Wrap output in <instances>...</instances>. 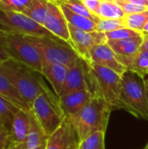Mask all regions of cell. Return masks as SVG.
<instances>
[{
  "mask_svg": "<svg viewBox=\"0 0 148 149\" xmlns=\"http://www.w3.org/2000/svg\"><path fill=\"white\" fill-rule=\"evenodd\" d=\"M0 72L17 88L30 107L38 95L51 92L40 72L11 58L0 64Z\"/></svg>",
  "mask_w": 148,
  "mask_h": 149,
  "instance_id": "cell-1",
  "label": "cell"
},
{
  "mask_svg": "<svg viewBox=\"0 0 148 149\" xmlns=\"http://www.w3.org/2000/svg\"><path fill=\"white\" fill-rule=\"evenodd\" d=\"M118 103L119 109L148 120V92L144 79L126 70L121 75Z\"/></svg>",
  "mask_w": 148,
  "mask_h": 149,
  "instance_id": "cell-2",
  "label": "cell"
},
{
  "mask_svg": "<svg viewBox=\"0 0 148 149\" xmlns=\"http://www.w3.org/2000/svg\"><path fill=\"white\" fill-rule=\"evenodd\" d=\"M112 111L113 109L102 96L94 94L77 116L69 119L79 141H82L95 132H106Z\"/></svg>",
  "mask_w": 148,
  "mask_h": 149,
  "instance_id": "cell-3",
  "label": "cell"
},
{
  "mask_svg": "<svg viewBox=\"0 0 148 149\" xmlns=\"http://www.w3.org/2000/svg\"><path fill=\"white\" fill-rule=\"evenodd\" d=\"M31 112L47 137L53 134L65 119L58 104V97L51 91L38 95L31 104Z\"/></svg>",
  "mask_w": 148,
  "mask_h": 149,
  "instance_id": "cell-4",
  "label": "cell"
},
{
  "mask_svg": "<svg viewBox=\"0 0 148 149\" xmlns=\"http://www.w3.org/2000/svg\"><path fill=\"white\" fill-rule=\"evenodd\" d=\"M27 38L40 52L43 63L60 64L70 68L79 58L69 43L58 37L27 36Z\"/></svg>",
  "mask_w": 148,
  "mask_h": 149,
  "instance_id": "cell-5",
  "label": "cell"
},
{
  "mask_svg": "<svg viewBox=\"0 0 148 149\" xmlns=\"http://www.w3.org/2000/svg\"><path fill=\"white\" fill-rule=\"evenodd\" d=\"M87 65L94 94L102 96L113 110L119 109L121 75L110 68L92 62Z\"/></svg>",
  "mask_w": 148,
  "mask_h": 149,
  "instance_id": "cell-6",
  "label": "cell"
},
{
  "mask_svg": "<svg viewBox=\"0 0 148 149\" xmlns=\"http://www.w3.org/2000/svg\"><path fill=\"white\" fill-rule=\"evenodd\" d=\"M0 31L7 34L36 37H56L44 26L22 12L0 10Z\"/></svg>",
  "mask_w": 148,
  "mask_h": 149,
  "instance_id": "cell-7",
  "label": "cell"
},
{
  "mask_svg": "<svg viewBox=\"0 0 148 149\" xmlns=\"http://www.w3.org/2000/svg\"><path fill=\"white\" fill-rule=\"evenodd\" d=\"M6 49L10 58L23 63L41 73L43 60L37 47L27 36L7 34Z\"/></svg>",
  "mask_w": 148,
  "mask_h": 149,
  "instance_id": "cell-8",
  "label": "cell"
},
{
  "mask_svg": "<svg viewBox=\"0 0 148 149\" xmlns=\"http://www.w3.org/2000/svg\"><path fill=\"white\" fill-rule=\"evenodd\" d=\"M69 31L71 35L70 45L78 52L79 57L87 63H91V48L96 45L107 42V38L104 32L98 31H86L78 29L71 24H69Z\"/></svg>",
  "mask_w": 148,
  "mask_h": 149,
  "instance_id": "cell-9",
  "label": "cell"
},
{
  "mask_svg": "<svg viewBox=\"0 0 148 149\" xmlns=\"http://www.w3.org/2000/svg\"><path fill=\"white\" fill-rule=\"evenodd\" d=\"M82 90H89L94 94L88 65L79 57L76 63L69 68L65 84L58 97Z\"/></svg>",
  "mask_w": 148,
  "mask_h": 149,
  "instance_id": "cell-10",
  "label": "cell"
},
{
  "mask_svg": "<svg viewBox=\"0 0 148 149\" xmlns=\"http://www.w3.org/2000/svg\"><path fill=\"white\" fill-rule=\"evenodd\" d=\"M44 26L54 36L70 44L71 35L69 24L60 7L53 0H49L48 12Z\"/></svg>",
  "mask_w": 148,
  "mask_h": 149,
  "instance_id": "cell-11",
  "label": "cell"
},
{
  "mask_svg": "<svg viewBox=\"0 0 148 149\" xmlns=\"http://www.w3.org/2000/svg\"><path fill=\"white\" fill-rule=\"evenodd\" d=\"M77 133L69 120L65 118L62 125L47 137L45 149H73L79 146Z\"/></svg>",
  "mask_w": 148,
  "mask_h": 149,
  "instance_id": "cell-12",
  "label": "cell"
},
{
  "mask_svg": "<svg viewBox=\"0 0 148 149\" xmlns=\"http://www.w3.org/2000/svg\"><path fill=\"white\" fill-rule=\"evenodd\" d=\"M144 39V35L119 40H107V45L117 54L120 61L127 68L130 67L133 58L139 52Z\"/></svg>",
  "mask_w": 148,
  "mask_h": 149,
  "instance_id": "cell-13",
  "label": "cell"
},
{
  "mask_svg": "<svg viewBox=\"0 0 148 149\" xmlns=\"http://www.w3.org/2000/svg\"><path fill=\"white\" fill-rule=\"evenodd\" d=\"M93 95L89 90H82L58 97V104L64 116L67 119L77 116Z\"/></svg>",
  "mask_w": 148,
  "mask_h": 149,
  "instance_id": "cell-14",
  "label": "cell"
},
{
  "mask_svg": "<svg viewBox=\"0 0 148 149\" xmlns=\"http://www.w3.org/2000/svg\"><path fill=\"white\" fill-rule=\"evenodd\" d=\"M91 62L110 68L122 75L127 68L120 61L117 54L107 43L96 45L90 50Z\"/></svg>",
  "mask_w": 148,
  "mask_h": 149,
  "instance_id": "cell-15",
  "label": "cell"
},
{
  "mask_svg": "<svg viewBox=\"0 0 148 149\" xmlns=\"http://www.w3.org/2000/svg\"><path fill=\"white\" fill-rule=\"evenodd\" d=\"M69 67L60 64L43 63L41 74L51 86L54 93L58 96L65 84Z\"/></svg>",
  "mask_w": 148,
  "mask_h": 149,
  "instance_id": "cell-16",
  "label": "cell"
},
{
  "mask_svg": "<svg viewBox=\"0 0 148 149\" xmlns=\"http://www.w3.org/2000/svg\"><path fill=\"white\" fill-rule=\"evenodd\" d=\"M30 131V111L20 109L12 122L10 134L15 142L25 143Z\"/></svg>",
  "mask_w": 148,
  "mask_h": 149,
  "instance_id": "cell-17",
  "label": "cell"
},
{
  "mask_svg": "<svg viewBox=\"0 0 148 149\" xmlns=\"http://www.w3.org/2000/svg\"><path fill=\"white\" fill-rule=\"evenodd\" d=\"M0 94L10 102L14 103L20 109L31 111V107L28 103L2 72H0Z\"/></svg>",
  "mask_w": 148,
  "mask_h": 149,
  "instance_id": "cell-18",
  "label": "cell"
},
{
  "mask_svg": "<svg viewBox=\"0 0 148 149\" xmlns=\"http://www.w3.org/2000/svg\"><path fill=\"white\" fill-rule=\"evenodd\" d=\"M46 140L47 136L30 111V131L26 141V149H45Z\"/></svg>",
  "mask_w": 148,
  "mask_h": 149,
  "instance_id": "cell-19",
  "label": "cell"
},
{
  "mask_svg": "<svg viewBox=\"0 0 148 149\" xmlns=\"http://www.w3.org/2000/svg\"><path fill=\"white\" fill-rule=\"evenodd\" d=\"M58 4V3H57ZM63 14L65 15L67 22L69 24L83 30V31H96V22L91 18H88L86 17H84L82 15L77 14L73 11H72L70 9H68L66 6L63 5V4H58Z\"/></svg>",
  "mask_w": 148,
  "mask_h": 149,
  "instance_id": "cell-20",
  "label": "cell"
},
{
  "mask_svg": "<svg viewBox=\"0 0 148 149\" xmlns=\"http://www.w3.org/2000/svg\"><path fill=\"white\" fill-rule=\"evenodd\" d=\"M48 3L49 0H32L22 13L44 26L48 12Z\"/></svg>",
  "mask_w": 148,
  "mask_h": 149,
  "instance_id": "cell-21",
  "label": "cell"
},
{
  "mask_svg": "<svg viewBox=\"0 0 148 149\" xmlns=\"http://www.w3.org/2000/svg\"><path fill=\"white\" fill-rule=\"evenodd\" d=\"M20 108L0 94V123L10 132L17 113Z\"/></svg>",
  "mask_w": 148,
  "mask_h": 149,
  "instance_id": "cell-22",
  "label": "cell"
},
{
  "mask_svg": "<svg viewBox=\"0 0 148 149\" xmlns=\"http://www.w3.org/2000/svg\"><path fill=\"white\" fill-rule=\"evenodd\" d=\"M96 16L99 18H124L125 12L114 0H101Z\"/></svg>",
  "mask_w": 148,
  "mask_h": 149,
  "instance_id": "cell-23",
  "label": "cell"
},
{
  "mask_svg": "<svg viewBox=\"0 0 148 149\" xmlns=\"http://www.w3.org/2000/svg\"><path fill=\"white\" fill-rule=\"evenodd\" d=\"M128 70L133 72L140 78L144 79L148 74V52L139 50L133 58L132 63Z\"/></svg>",
  "mask_w": 148,
  "mask_h": 149,
  "instance_id": "cell-24",
  "label": "cell"
},
{
  "mask_svg": "<svg viewBox=\"0 0 148 149\" xmlns=\"http://www.w3.org/2000/svg\"><path fill=\"white\" fill-rule=\"evenodd\" d=\"M106 132H95L79 141L78 149H106Z\"/></svg>",
  "mask_w": 148,
  "mask_h": 149,
  "instance_id": "cell-25",
  "label": "cell"
},
{
  "mask_svg": "<svg viewBox=\"0 0 148 149\" xmlns=\"http://www.w3.org/2000/svg\"><path fill=\"white\" fill-rule=\"evenodd\" d=\"M58 4H63L66 6L68 9H70L72 11L82 15L84 17H86L88 18H91L94 20L95 22L99 21V17H97L95 15H93L82 3L81 0H53Z\"/></svg>",
  "mask_w": 148,
  "mask_h": 149,
  "instance_id": "cell-26",
  "label": "cell"
},
{
  "mask_svg": "<svg viewBox=\"0 0 148 149\" xmlns=\"http://www.w3.org/2000/svg\"><path fill=\"white\" fill-rule=\"evenodd\" d=\"M126 26L129 29L134 30L142 33L143 28L148 21V10L141 12L127 15L124 17Z\"/></svg>",
  "mask_w": 148,
  "mask_h": 149,
  "instance_id": "cell-27",
  "label": "cell"
},
{
  "mask_svg": "<svg viewBox=\"0 0 148 149\" xmlns=\"http://www.w3.org/2000/svg\"><path fill=\"white\" fill-rule=\"evenodd\" d=\"M124 27H126L124 18H102L96 22V31L104 33Z\"/></svg>",
  "mask_w": 148,
  "mask_h": 149,
  "instance_id": "cell-28",
  "label": "cell"
},
{
  "mask_svg": "<svg viewBox=\"0 0 148 149\" xmlns=\"http://www.w3.org/2000/svg\"><path fill=\"white\" fill-rule=\"evenodd\" d=\"M32 0H0V10L22 12Z\"/></svg>",
  "mask_w": 148,
  "mask_h": 149,
  "instance_id": "cell-29",
  "label": "cell"
},
{
  "mask_svg": "<svg viewBox=\"0 0 148 149\" xmlns=\"http://www.w3.org/2000/svg\"><path fill=\"white\" fill-rule=\"evenodd\" d=\"M143 35L142 33H140L134 30L129 29L127 27L120 28L115 31H112L109 32H106V36L107 38V40H119V39H124L127 38L136 37Z\"/></svg>",
  "mask_w": 148,
  "mask_h": 149,
  "instance_id": "cell-30",
  "label": "cell"
},
{
  "mask_svg": "<svg viewBox=\"0 0 148 149\" xmlns=\"http://www.w3.org/2000/svg\"><path fill=\"white\" fill-rule=\"evenodd\" d=\"M114 1L121 7V9L125 12L126 16L134 14V13H138V12H141V11H144L146 10H148V7L133 3L129 2L127 0H114Z\"/></svg>",
  "mask_w": 148,
  "mask_h": 149,
  "instance_id": "cell-31",
  "label": "cell"
},
{
  "mask_svg": "<svg viewBox=\"0 0 148 149\" xmlns=\"http://www.w3.org/2000/svg\"><path fill=\"white\" fill-rule=\"evenodd\" d=\"M11 141L10 132L3 126L0 125V149H7Z\"/></svg>",
  "mask_w": 148,
  "mask_h": 149,
  "instance_id": "cell-32",
  "label": "cell"
},
{
  "mask_svg": "<svg viewBox=\"0 0 148 149\" xmlns=\"http://www.w3.org/2000/svg\"><path fill=\"white\" fill-rule=\"evenodd\" d=\"M6 38L7 33L0 31V64L10 58L6 49Z\"/></svg>",
  "mask_w": 148,
  "mask_h": 149,
  "instance_id": "cell-33",
  "label": "cell"
},
{
  "mask_svg": "<svg viewBox=\"0 0 148 149\" xmlns=\"http://www.w3.org/2000/svg\"><path fill=\"white\" fill-rule=\"evenodd\" d=\"M84 5L93 14L96 16V12L99 9L101 0H81ZM97 17V16H96Z\"/></svg>",
  "mask_w": 148,
  "mask_h": 149,
  "instance_id": "cell-34",
  "label": "cell"
},
{
  "mask_svg": "<svg viewBox=\"0 0 148 149\" xmlns=\"http://www.w3.org/2000/svg\"><path fill=\"white\" fill-rule=\"evenodd\" d=\"M7 149H26V142L20 143V142L11 141Z\"/></svg>",
  "mask_w": 148,
  "mask_h": 149,
  "instance_id": "cell-35",
  "label": "cell"
},
{
  "mask_svg": "<svg viewBox=\"0 0 148 149\" xmlns=\"http://www.w3.org/2000/svg\"><path fill=\"white\" fill-rule=\"evenodd\" d=\"M140 50L142 51H145V52H148V34L144 35V39H143V43L140 48Z\"/></svg>",
  "mask_w": 148,
  "mask_h": 149,
  "instance_id": "cell-36",
  "label": "cell"
},
{
  "mask_svg": "<svg viewBox=\"0 0 148 149\" xmlns=\"http://www.w3.org/2000/svg\"><path fill=\"white\" fill-rule=\"evenodd\" d=\"M127 1L139 4V5H143V6L148 7V0H127Z\"/></svg>",
  "mask_w": 148,
  "mask_h": 149,
  "instance_id": "cell-37",
  "label": "cell"
},
{
  "mask_svg": "<svg viewBox=\"0 0 148 149\" xmlns=\"http://www.w3.org/2000/svg\"><path fill=\"white\" fill-rule=\"evenodd\" d=\"M142 34H143V35L148 34V21L147 22V24H145L144 28H143V31H142Z\"/></svg>",
  "mask_w": 148,
  "mask_h": 149,
  "instance_id": "cell-38",
  "label": "cell"
},
{
  "mask_svg": "<svg viewBox=\"0 0 148 149\" xmlns=\"http://www.w3.org/2000/svg\"><path fill=\"white\" fill-rule=\"evenodd\" d=\"M144 81H145V84H146V86H147V89L148 92V74L144 78Z\"/></svg>",
  "mask_w": 148,
  "mask_h": 149,
  "instance_id": "cell-39",
  "label": "cell"
},
{
  "mask_svg": "<svg viewBox=\"0 0 148 149\" xmlns=\"http://www.w3.org/2000/svg\"><path fill=\"white\" fill-rule=\"evenodd\" d=\"M143 149H148V141H147V143L146 144V146L144 147V148Z\"/></svg>",
  "mask_w": 148,
  "mask_h": 149,
  "instance_id": "cell-40",
  "label": "cell"
},
{
  "mask_svg": "<svg viewBox=\"0 0 148 149\" xmlns=\"http://www.w3.org/2000/svg\"><path fill=\"white\" fill-rule=\"evenodd\" d=\"M73 149H78V147H76V148H73Z\"/></svg>",
  "mask_w": 148,
  "mask_h": 149,
  "instance_id": "cell-41",
  "label": "cell"
},
{
  "mask_svg": "<svg viewBox=\"0 0 148 149\" xmlns=\"http://www.w3.org/2000/svg\"><path fill=\"white\" fill-rule=\"evenodd\" d=\"M0 125H1V123H0Z\"/></svg>",
  "mask_w": 148,
  "mask_h": 149,
  "instance_id": "cell-42",
  "label": "cell"
}]
</instances>
